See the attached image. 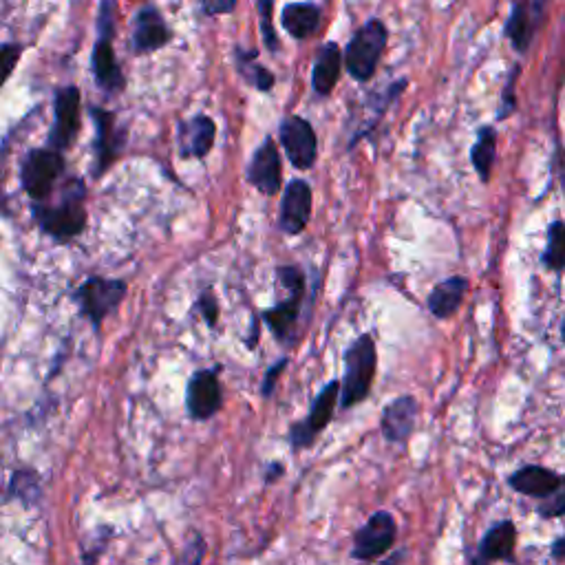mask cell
Instances as JSON below:
<instances>
[{
    "instance_id": "38",
    "label": "cell",
    "mask_w": 565,
    "mask_h": 565,
    "mask_svg": "<svg viewBox=\"0 0 565 565\" xmlns=\"http://www.w3.org/2000/svg\"><path fill=\"white\" fill-rule=\"evenodd\" d=\"M515 78H517V69H515V73L513 76H510V80H508V87H506V111H501V115H510V111L515 109V98H513V89H515Z\"/></svg>"
},
{
    "instance_id": "14",
    "label": "cell",
    "mask_w": 565,
    "mask_h": 565,
    "mask_svg": "<svg viewBox=\"0 0 565 565\" xmlns=\"http://www.w3.org/2000/svg\"><path fill=\"white\" fill-rule=\"evenodd\" d=\"M248 181L263 195H279L283 184V164L279 148H276L272 137H268V140L261 144L259 151L254 153L248 166Z\"/></svg>"
},
{
    "instance_id": "13",
    "label": "cell",
    "mask_w": 565,
    "mask_h": 565,
    "mask_svg": "<svg viewBox=\"0 0 565 565\" xmlns=\"http://www.w3.org/2000/svg\"><path fill=\"white\" fill-rule=\"evenodd\" d=\"M281 144L290 159L292 166L298 170L312 168L316 162L318 144H316V133L312 124L303 117H285L281 124Z\"/></svg>"
},
{
    "instance_id": "30",
    "label": "cell",
    "mask_w": 565,
    "mask_h": 565,
    "mask_svg": "<svg viewBox=\"0 0 565 565\" xmlns=\"http://www.w3.org/2000/svg\"><path fill=\"white\" fill-rule=\"evenodd\" d=\"M206 552H208V543L204 535H201V532H193V535L188 537L184 550L177 554L175 565H204Z\"/></svg>"
},
{
    "instance_id": "34",
    "label": "cell",
    "mask_w": 565,
    "mask_h": 565,
    "mask_svg": "<svg viewBox=\"0 0 565 565\" xmlns=\"http://www.w3.org/2000/svg\"><path fill=\"white\" fill-rule=\"evenodd\" d=\"M111 541V530L109 528H102L100 530V537H93L91 541V550L82 554V563L80 565H98L100 557L104 554L106 546H109Z\"/></svg>"
},
{
    "instance_id": "33",
    "label": "cell",
    "mask_w": 565,
    "mask_h": 565,
    "mask_svg": "<svg viewBox=\"0 0 565 565\" xmlns=\"http://www.w3.org/2000/svg\"><path fill=\"white\" fill-rule=\"evenodd\" d=\"M195 309H199V314L204 316V321L208 327H217L219 323V301L212 290H204L197 298Z\"/></svg>"
},
{
    "instance_id": "8",
    "label": "cell",
    "mask_w": 565,
    "mask_h": 565,
    "mask_svg": "<svg viewBox=\"0 0 565 565\" xmlns=\"http://www.w3.org/2000/svg\"><path fill=\"white\" fill-rule=\"evenodd\" d=\"M89 117L95 124V137H93V179H100L106 170L120 159L122 151L129 140V129L117 124V117L113 111L104 109L98 104H89Z\"/></svg>"
},
{
    "instance_id": "28",
    "label": "cell",
    "mask_w": 565,
    "mask_h": 565,
    "mask_svg": "<svg viewBox=\"0 0 565 565\" xmlns=\"http://www.w3.org/2000/svg\"><path fill=\"white\" fill-rule=\"evenodd\" d=\"M543 268L563 274L565 272V223L563 221H552L548 228V243L546 250L541 254Z\"/></svg>"
},
{
    "instance_id": "27",
    "label": "cell",
    "mask_w": 565,
    "mask_h": 565,
    "mask_svg": "<svg viewBox=\"0 0 565 565\" xmlns=\"http://www.w3.org/2000/svg\"><path fill=\"white\" fill-rule=\"evenodd\" d=\"M234 60H237V69L245 78V82H250L254 89L270 91L274 87V76L268 69L259 65L257 51H243L237 47V51H234Z\"/></svg>"
},
{
    "instance_id": "12",
    "label": "cell",
    "mask_w": 565,
    "mask_h": 565,
    "mask_svg": "<svg viewBox=\"0 0 565 565\" xmlns=\"http://www.w3.org/2000/svg\"><path fill=\"white\" fill-rule=\"evenodd\" d=\"M223 407V387L217 369H199L188 378L186 411L190 420L208 422Z\"/></svg>"
},
{
    "instance_id": "15",
    "label": "cell",
    "mask_w": 565,
    "mask_h": 565,
    "mask_svg": "<svg viewBox=\"0 0 565 565\" xmlns=\"http://www.w3.org/2000/svg\"><path fill=\"white\" fill-rule=\"evenodd\" d=\"M170 40H173V29L168 27L162 12L153 5L142 7L133 23V51L137 56L164 49Z\"/></svg>"
},
{
    "instance_id": "29",
    "label": "cell",
    "mask_w": 565,
    "mask_h": 565,
    "mask_svg": "<svg viewBox=\"0 0 565 565\" xmlns=\"http://www.w3.org/2000/svg\"><path fill=\"white\" fill-rule=\"evenodd\" d=\"M537 513L541 519H561L565 517V475H561L559 486L552 490L546 499H539Z\"/></svg>"
},
{
    "instance_id": "24",
    "label": "cell",
    "mask_w": 565,
    "mask_h": 565,
    "mask_svg": "<svg viewBox=\"0 0 565 565\" xmlns=\"http://www.w3.org/2000/svg\"><path fill=\"white\" fill-rule=\"evenodd\" d=\"M535 27L537 25H535V20H532L528 0H515L513 12H510V18L506 23V36L510 42H513V47L519 53H524L528 49Z\"/></svg>"
},
{
    "instance_id": "25",
    "label": "cell",
    "mask_w": 565,
    "mask_h": 565,
    "mask_svg": "<svg viewBox=\"0 0 565 565\" xmlns=\"http://www.w3.org/2000/svg\"><path fill=\"white\" fill-rule=\"evenodd\" d=\"M40 495L42 486L38 471H34V468H18V471H14L12 479H9L3 501L18 499L23 506H34L40 501Z\"/></svg>"
},
{
    "instance_id": "39",
    "label": "cell",
    "mask_w": 565,
    "mask_h": 565,
    "mask_svg": "<svg viewBox=\"0 0 565 565\" xmlns=\"http://www.w3.org/2000/svg\"><path fill=\"white\" fill-rule=\"evenodd\" d=\"M404 561H407V550H398L389 557H382L378 565H404Z\"/></svg>"
},
{
    "instance_id": "18",
    "label": "cell",
    "mask_w": 565,
    "mask_h": 565,
    "mask_svg": "<svg viewBox=\"0 0 565 565\" xmlns=\"http://www.w3.org/2000/svg\"><path fill=\"white\" fill-rule=\"evenodd\" d=\"M215 137L217 124L208 115H195L188 122H181L177 133L181 157L204 159L215 146Z\"/></svg>"
},
{
    "instance_id": "31",
    "label": "cell",
    "mask_w": 565,
    "mask_h": 565,
    "mask_svg": "<svg viewBox=\"0 0 565 565\" xmlns=\"http://www.w3.org/2000/svg\"><path fill=\"white\" fill-rule=\"evenodd\" d=\"M257 12L261 18V34H263L265 47H268L270 51H279L281 42H279V36H276V29L272 23L274 0H257Z\"/></svg>"
},
{
    "instance_id": "36",
    "label": "cell",
    "mask_w": 565,
    "mask_h": 565,
    "mask_svg": "<svg viewBox=\"0 0 565 565\" xmlns=\"http://www.w3.org/2000/svg\"><path fill=\"white\" fill-rule=\"evenodd\" d=\"M237 7V0H201V12L206 16L232 14Z\"/></svg>"
},
{
    "instance_id": "44",
    "label": "cell",
    "mask_w": 565,
    "mask_h": 565,
    "mask_svg": "<svg viewBox=\"0 0 565 565\" xmlns=\"http://www.w3.org/2000/svg\"><path fill=\"white\" fill-rule=\"evenodd\" d=\"M561 338H563V343H565V318H563V325H561Z\"/></svg>"
},
{
    "instance_id": "16",
    "label": "cell",
    "mask_w": 565,
    "mask_h": 565,
    "mask_svg": "<svg viewBox=\"0 0 565 565\" xmlns=\"http://www.w3.org/2000/svg\"><path fill=\"white\" fill-rule=\"evenodd\" d=\"M420 404L413 396H402L387 404L380 415V433L389 444H404L415 431Z\"/></svg>"
},
{
    "instance_id": "41",
    "label": "cell",
    "mask_w": 565,
    "mask_h": 565,
    "mask_svg": "<svg viewBox=\"0 0 565 565\" xmlns=\"http://www.w3.org/2000/svg\"><path fill=\"white\" fill-rule=\"evenodd\" d=\"M546 3L548 0H532L530 3V12H532V20H535V25H539V18L546 12Z\"/></svg>"
},
{
    "instance_id": "5",
    "label": "cell",
    "mask_w": 565,
    "mask_h": 565,
    "mask_svg": "<svg viewBox=\"0 0 565 565\" xmlns=\"http://www.w3.org/2000/svg\"><path fill=\"white\" fill-rule=\"evenodd\" d=\"M129 294V283L124 279H104V276H89L76 290L71 292V301L78 305L82 318H87L95 332H102V325Z\"/></svg>"
},
{
    "instance_id": "4",
    "label": "cell",
    "mask_w": 565,
    "mask_h": 565,
    "mask_svg": "<svg viewBox=\"0 0 565 565\" xmlns=\"http://www.w3.org/2000/svg\"><path fill=\"white\" fill-rule=\"evenodd\" d=\"M115 5L113 0H102L98 14V40L91 53V71L98 87L106 95H117L126 89V78L115 56Z\"/></svg>"
},
{
    "instance_id": "6",
    "label": "cell",
    "mask_w": 565,
    "mask_h": 565,
    "mask_svg": "<svg viewBox=\"0 0 565 565\" xmlns=\"http://www.w3.org/2000/svg\"><path fill=\"white\" fill-rule=\"evenodd\" d=\"M65 153L53 151L49 146L31 148L20 164V186L31 201H47L56 188L58 179L65 175Z\"/></svg>"
},
{
    "instance_id": "10",
    "label": "cell",
    "mask_w": 565,
    "mask_h": 565,
    "mask_svg": "<svg viewBox=\"0 0 565 565\" xmlns=\"http://www.w3.org/2000/svg\"><path fill=\"white\" fill-rule=\"evenodd\" d=\"M338 400H340V380H332L314 398L307 418L298 420L290 426V435L287 437H290L294 451L309 449V446L316 442V437L332 424L334 413L338 409Z\"/></svg>"
},
{
    "instance_id": "3",
    "label": "cell",
    "mask_w": 565,
    "mask_h": 565,
    "mask_svg": "<svg viewBox=\"0 0 565 565\" xmlns=\"http://www.w3.org/2000/svg\"><path fill=\"white\" fill-rule=\"evenodd\" d=\"M378 373V347L371 334H360L345 351V378L340 380V400L343 409H354L371 393Z\"/></svg>"
},
{
    "instance_id": "19",
    "label": "cell",
    "mask_w": 565,
    "mask_h": 565,
    "mask_svg": "<svg viewBox=\"0 0 565 565\" xmlns=\"http://www.w3.org/2000/svg\"><path fill=\"white\" fill-rule=\"evenodd\" d=\"M561 482V473H554L546 466L526 464L508 475V486L515 493L530 499H546Z\"/></svg>"
},
{
    "instance_id": "40",
    "label": "cell",
    "mask_w": 565,
    "mask_h": 565,
    "mask_svg": "<svg viewBox=\"0 0 565 565\" xmlns=\"http://www.w3.org/2000/svg\"><path fill=\"white\" fill-rule=\"evenodd\" d=\"M550 554H552V559L554 561H565V537H559V539H554L552 543V548H550Z\"/></svg>"
},
{
    "instance_id": "26",
    "label": "cell",
    "mask_w": 565,
    "mask_h": 565,
    "mask_svg": "<svg viewBox=\"0 0 565 565\" xmlns=\"http://www.w3.org/2000/svg\"><path fill=\"white\" fill-rule=\"evenodd\" d=\"M495 155H497V131L495 129H482L479 131L477 142L471 151L473 157V166L477 170L479 179L490 181V173H493V164H495Z\"/></svg>"
},
{
    "instance_id": "21",
    "label": "cell",
    "mask_w": 565,
    "mask_h": 565,
    "mask_svg": "<svg viewBox=\"0 0 565 565\" xmlns=\"http://www.w3.org/2000/svg\"><path fill=\"white\" fill-rule=\"evenodd\" d=\"M468 279L466 276H451L442 283H437L433 287V292L429 294V301H426V307L437 321H446L451 318L457 309L462 307L466 292H468Z\"/></svg>"
},
{
    "instance_id": "9",
    "label": "cell",
    "mask_w": 565,
    "mask_h": 565,
    "mask_svg": "<svg viewBox=\"0 0 565 565\" xmlns=\"http://www.w3.org/2000/svg\"><path fill=\"white\" fill-rule=\"evenodd\" d=\"M82 129V95L76 84L53 91V126L47 146L58 153H67L76 144Z\"/></svg>"
},
{
    "instance_id": "1",
    "label": "cell",
    "mask_w": 565,
    "mask_h": 565,
    "mask_svg": "<svg viewBox=\"0 0 565 565\" xmlns=\"http://www.w3.org/2000/svg\"><path fill=\"white\" fill-rule=\"evenodd\" d=\"M31 217H34L38 230L49 237L53 243L65 245L87 230L89 210H87V184L80 177H69L62 186L58 204L49 201H34L31 204Z\"/></svg>"
},
{
    "instance_id": "43",
    "label": "cell",
    "mask_w": 565,
    "mask_h": 565,
    "mask_svg": "<svg viewBox=\"0 0 565 565\" xmlns=\"http://www.w3.org/2000/svg\"><path fill=\"white\" fill-rule=\"evenodd\" d=\"M471 565H493V563L486 561L484 557H479V554L475 552V554H473V557H471Z\"/></svg>"
},
{
    "instance_id": "23",
    "label": "cell",
    "mask_w": 565,
    "mask_h": 565,
    "mask_svg": "<svg viewBox=\"0 0 565 565\" xmlns=\"http://www.w3.org/2000/svg\"><path fill=\"white\" fill-rule=\"evenodd\" d=\"M283 27L296 40L314 36L321 27V9L312 3H292L283 9Z\"/></svg>"
},
{
    "instance_id": "32",
    "label": "cell",
    "mask_w": 565,
    "mask_h": 565,
    "mask_svg": "<svg viewBox=\"0 0 565 565\" xmlns=\"http://www.w3.org/2000/svg\"><path fill=\"white\" fill-rule=\"evenodd\" d=\"M23 51L25 47L18 45V42H3V45H0V89L12 78L20 58H23Z\"/></svg>"
},
{
    "instance_id": "42",
    "label": "cell",
    "mask_w": 565,
    "mask_h": 565,
    "mask_svg": "<svg viewBox=\"0 0 565 565\" xmlns=\"http://www.w3.org/2000/svg\"><path fill=\"white\" fill-rule=\"evenodd\" d=\"M245 343H248V347H254L259 343V318L257 321H252V336L245 340Z\"/></svg>"
},
{
    "instance_id": "20",
    "label": "cell",
    "mask_w": 565,
    "mask_h": 565,
    "mask_svg": "<svg viewBox=\"0 0 565 565\" xmlns=\"http://www.w3.org/2000/svg\"><path fill=\"white\" fill-rule=\"evenodd\" d=\"M515 548H517V526L510 519L497 521L493 528L486 530V535L479 541L477 554L486 561H515Z\"/></svg>"
},
{
    "instance_id": "11",
    "label": "cell",
    "mask_w": 565,
    "mask_h": 565,
    "mask_svg": "<svg viewBox=\"0 0 565 565\" xmlns=\"http://www.w3.org/2000/svg\"><path fill=\"white\" fill-rule=\"evenodd\" d=\"M396 539V517H393L389 510H378V513H373L365 521V526L358 528L354 537V548H351V557L356 561H380L396 546Z\"/></svg>"
},
{
    "instance_id": "35",
    "label": "cell",
    "mask_w": 565,
    "mask_h": 565,
    "mask_svg": "<svg viewBox=\"0 0 565 565\" xmlns=\"http://www.w3.org/2000/svg\"><path fill=\"white\" fill-rule=\"evenodd\" d=\"M287 358H281V360H276L274 365L265 371V376H263V382H261V396L263 398H272L274 396V389H276V382H279V378L283 376V371L287 369Z\"/></svg>"
},
{
    "instance_id": "17",
    "label": "cell",
    "mask_w": 565,
    "mask_h": 565,
    "mask_svg": "<svg viewBox=\"0 0 565 565\" xmlns=\"http://www.w3.org/2000/svg\"><path fill=\"white\" fill-rule=\"evenodd\" d=\"M309 219H312V188H309L307 181L296 179L285 188L279 226L285 234L296 237L307 228Z\"/></svg>"
},
{
    "instance_id": "2",
    "label": "cell",
    "mask_w": 565,
    "mask_h": 565,
    "mask_svg": "<svg viewBox=\"0 0 565 565\" xmlns=\"http://www.w3.org/2000/svg\"><path fill=\"white\" fill-rule=\"evenodd\" d=\"M276 279L290 292V296L268 309H263L261 318L281 345H292L298 338V321H301L303 314L307 279L305 272L298 268V265H279V268H276Z\"/></svg>"
},
{
    "instance_id": "37",
    "label": "cell",
    "mask_w": 565,
    "mask_h": 565,
    "mask_svg": "<svg viewBox=\"0 0 565 565\" xmlns=\"http://www.w3.org/2000/svg\"><path fill=\"white\" fill-rule=\"evenodd\" d=\"M283 475H285V466L281 462H272L268 466V471H265V484L272 486L274 482H279Z\"/></svg>"
},
{
    "instance_id": "7",
    "label": "cell",
    "mask_w": 565,
    "mask_h": 565,
    "mask_svg": "<svg viewBox=\"0 0 565 565\" xmlns=\"http://www.w3.org/2000/svg\"><path fill=\"white\" fill-rule=\"evenodd\" d=\"M387 38L389 31L378 18L369 20L365 27L356 31V36L349 40L345 49V65L351 78L365 82L376 73L382 53L387 49Z\"/></svg>"
},
{
    "instance_id": "22",
    "label": "cell",
    "mask_w": 565,
    "mask_h": 565,
    "mask_svg": "<svg viewBox=\"0 0 565 565\" xmlns=\"http://www.w3.org/2000/svg\"><path fill=\"white\" fill-rule=\"evenodd\" d=\"M340 71H343V53L336 42L323 45L318 51V58L314 62L312 73V87L318 95H329L340 80Z\"/></svg>"
}]
</instances>
